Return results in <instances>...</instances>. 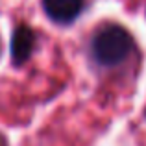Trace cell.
I'll list each match as a JSON object with an SVG mask.
<instances>
[{
	"label": "cell",
	"mask_w": 146,
	"mask_h": 146,
	"mask_svg": "<svg viewBox=\"0 0 146 146\" xmlns=\"http://www.w3.org/2000/svg\"><path fill=\"white\" fill-rule=\"evenodd\" d=\"M135 50L131 33L120 24H106L94 33L91 41V52L102 67L122 65Z\"/></svg>",
	"instance_id": "cell-1"
},
{
	"label": "cell",
	"mask_w": 146,
	"mask_h": 146,
	"mask_svg": "<svg viewBox=\"0 0 146 146\" xmlns=\"http://www.w3.org/2000/svg\"><path fill=\"white\" fill-rule=\"evenodd\" d=\"M35 50V32L26 24H19L11 35V63L21 67Z\"/></svg>",
	"instance_id": "cell-2"
},
{
	"label": "cell",
	"mask_w": 146,
	"mask_h": 146,
	"mask_svg": "<svg viewBox=\"0 0 146 146\" xmlns=\"http://www.w3.org/2000/svg\"><path fill=\"white\" fill-rule=\"evenodd\" d=\"M85 0H43V9L56 24H70L83 11Z\"/></svg>",
	"instance_id": "cell-3"
},
{
	"label": "cell",
	"mask_w": 146,
	"mask_h": 146,
	"mask_svg": "<svg viewBox=\"0 0 146 146\" xmlns=\"http://www.w3.org/2000/svg\"><path fill=\"white\" fill-rule=\"evenodd\" d=\"M0 54H2V43H0Z\"/></svg>",
	"instance_id": "cell-4"
}]
</instances>
